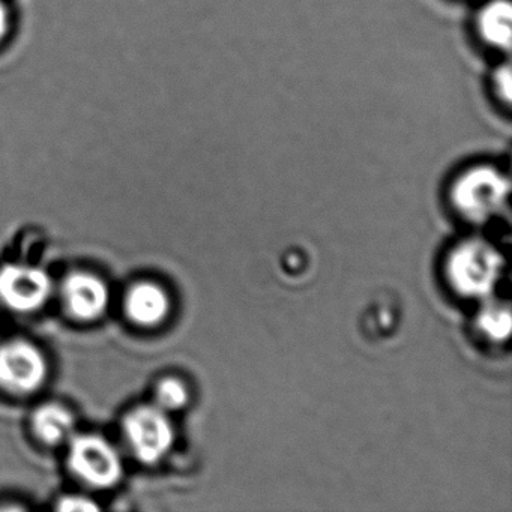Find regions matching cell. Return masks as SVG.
<instances>
[{
  "instance_id": "cell-1",
  "label": "cell",
  "mask_w": 512,
  "mask_h": 512,
  "mask_svg": "<svg viewBox=\"0 0 512 512\" xmlns=\"http://www.w3.org/2000/svg\"><path fill=\"white\" fill-rule=\"evenodd\" d=\"M502 259L484 242L472 241L455 248L446 271L454 289L461 295L485 296L499 277Z\"/></svg>"
},
{
  "instance_id": "cell-2",
  "label": "cell",
  "mask_w": 512,
  "mask_h": 512,
  "mask_svg": "<svg viewBox=\"0 0 512 512\" xmlns=\"http://www.w3.org/2000/svg\"><path fill=\"white\" fill-rule=\"evenodd\" d=\"M68 464L77 478L95 488H112L124 473L121 455L97 434H80L70 440Z\"/></svg>"
},
{
  "instance_id": "cell-3",
  "label": "cell",
  "mask_w": 512,
  "mask_h": 512,
  "mask_svg": "<svg viewBox=\"0 0 512 512\" xmlns=\"http://www.w3.org/2000/svg\"><path fill=\"white\" fill-rule=\"evenodd\" d=\"M508 190L502 173L491 167H475L455 182L452 202L467 220L481 223L500 208Z\"/></svg>"
},
{
  "instance_id": "cell-4",
  "label": "cell",
  "mask_w": 512,
  "mask_h": 512,
  "mask_svg": "<svg viewBox=\"0 0 512 512\" xmlns=\"http://www.w3.org/2000/svg\"><path fill=\"white\" fill-rule=\"evenodd\" d=\"M124 434L131 451L146 464L163 460L175 440L172 422L158 406L131 410L124 419Z\"/></svg>"
},
{
  "instance_id": "cell-5",
  "label": "cell",
  "mask_w": 512,
  "mask_h": 512,
  "mask_svg": "<svg viewBox=\"0 0 512 512\" xmlns=\"http://www.w3.org/2000/svg\"><path fill=\"white\" fill-rule=\"evenodd\" d=\"M47 361L35 344L13 340L0 346V386L14 394H32L46 382Z\"/></svg>"
},
{
  "instance_id": "cell-6",
  "label": "cell",
  "mask_w": 512,
  "mask_h": 512,
  "mask_svg": "<svg viewBox=\"0 0 512 512\" xmlns=\"http://www.w3.org/2000/svg\"><path fill=\"white\" fill-rule=\"evenodd\" d=\"M53 283L44 269L11 263L0 269V301L10 310L31 313L40 310L50 296Z\"/></svg>"
},
{
  "instance_id": "cell-7",
  "label": "cell",
  "mask_w": 512,
  "mask_h": 512,
  "mask_svg": "<svg viewBox=\"0 0 512 512\" xmlns=\"http://www.w3.org/2000/svg\"><path fill=\"white\" fill-rule=\"evenodd\" d=\"M62 298L76 319L94 322L106 313L110 292L107 284L97 275L74 272L62 284Z\"/></svg>"
},
{
  "instance_id": "cell-8",
  "label": "cell",
  "mask_w": 512,
  "mask_h": 512,
  "mask_svg": "<svg viewBox=\"0 0 512 512\" xmlns=\"http://www.w3.org/2000/svg\"><path fill=\"white\" fill-rule=\"evenodd\" d=\"M125 310L137 325L155 326L169 313V296L158 284L143 281L131 287L125 299Z\"/></svg>"
},
{
  "instance_id": "cell-9",
  "label": "cell",
  "mask_w": 512,
  "mask_h": 512,
  "mask_svg": "<svg viewBox=\"0 0 512 512\" xmlns=\"http://www.w3.org/2000/svg\"><path fill=\"white\" fill-rule=\"evenodd\" d=\"M32 425L37 436L47 445L70 442L76 430L73 413L59 403H47L38 407L32 416Z\"/></svg>"
},
{
  "instance_id": "cell-10",
  "label": "cell",
  "mask_w": 512,
  "mask_h": 512,
  "mask_svg": "<svg viewBox=\"0 0 512 512\" xmlns=\"http://www.w3.org/2000/svg\"><path fill=\"white\" fill-rule=\"evenodd\" d=\"M511 5L506 0H493L479 13L476 26L485 43L497 49H508L511 44Z\"/></svg>"
},
{
  "instance_id": "cell-11",
  "label": "cell",
  "mask_w": 512,
  "mask_h": 512,
  "mask_svg": "<svg viewBox=\"0 0 512 512\" xmlns=\"http://www.w3.org/2000/svg\"><path fill=\"white\" fill-rule=\"evenodd\" d=\"M479 325L491 337L502 340V338L508 337L509 331H511V314H509L508 308L490 305L482 311Z\"/></svg>"
},
{
  "instance_id": "cell-12",
  "label": "cell",
  "mask_w": 512,
  "mask_h": 512,
  "mask_svg": "<svg viewBox=\"0 0 512 512\" xmlns=\"http://www.w3.org/2000/svg\"><path fill=\"white\" fill-rule=\"evenodd\" d=\"M155 398H157V406L160 409L170 412V410H178L185 406L188 401V392L184 383L179 382L178 379H164L158 383Z\"/></svg>"
},
{
  "instance_id": "cell-13",
  "label": "cell",
  "mask_w": 512,
  "mask_h": 512,
  "mask_svg": "<svg viewBox=\"0 0 512 512\" xmlns=\"http://www.w3.org/2000/svg\"><path fill=\"white\" fill-rule=\"evenodd\" d=\"M14 29V14L8 0H0V47L10 40Z\"/></svg>"
},
{
  "instance_id": "cell-14",
  "label": "cell",
  "mask_w": 512,
  "mask_h": 512,
  "mask_svg": "<svg viewBox=\"0 0 512 512\" xmlns=\"http://www.w3.org/2000/svg\"><path fill=\"white\" fill-rule=\"evenodd\" d=\"M58 508L62 509V511H97V509H100V506L92 502L88 497L68 496L61 500Z\"/></svg>"
},
{
  "instance_id": "cell-15",
  "label": "cell",
  "mask_w": 512,
  "mask_h": 512,
  "mask_svg": "<svg viewBox=\"0 0 512 512\" xmlns=\"http://www.w3.org/2000/svg\"><path fill=\"white\" fill-rule=\"evenodd\" d=\"M494 86H496V91L499 92L503 103L509 104V101H511V70H509L508 65L497 71L496 76H494Z\"/></svg>"
}]
</instances>
